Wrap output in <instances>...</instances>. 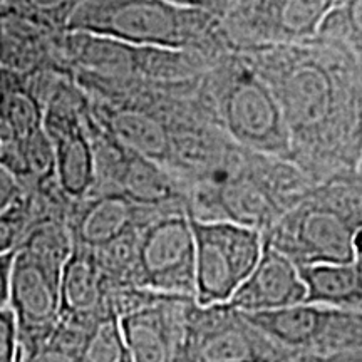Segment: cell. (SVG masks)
I'll return each mask as SVG.
<instances>
[{"label": "cell", "mask_w": 362, "mask_h": 362, "mask_svg": "<svg viewBox=\"0 0 362 362\" xmlns=\"http://www.w3.org/2000/svg\"><path fill=\"white\" fill-rule=\"evenodd\" d=\"M317 37L336 40L362 57V0H342L320 27Z\"/></svg>", "instance_id": "21"}, {"label": "cell", "mask_w": 362, "mask_h": 362, "mask_svg": "<svg viewBox=\"0 0 362 362\" xmlns=\"http://www.w3.org/2000/svg\"><path fill=\"white\" fill-rule=\"evenodd\" d=\"M24 198V188L13 176L0 166V215L6 214Z\"/></svg>", "instance_id": "25"}, {"label": "cell", "mask_w": 362, "mask_h": 362, "mask_svg": "<svg viewBox=\"0 0 362 362\" xmlns=\"http://www.w3.org/2000/svg\"><path fill=\"white\" fill-rule=\"evenodd\" d=\"M62 270L29 252L16 250L8 307L16 315L22 356L51 336L61 319Z\"/></svg>", "instance_id": "11"}, {"label": "cell", "mask_w": 362, "mask_h": 362, "mask_svg": "<svg viewBox=\"0 0 362 362\" xmlns=\"http://www.w3.org/2000/svg\"><path fill=\"white\" fill-rule=\"evenodd\" d=\"M0 362H22V344L11 307L0 309Z\"/></svg>", "instance_id": "24"}, {"label": "cell", "mask_w": 362, "mask_h": 362, "mask_svg": "<svg viewBox=\"0 0 362 362\" xmlns=\"http://www.w3.org/2000/svg\"><path fill=\"white\" fill-rule=\"evenodd\" d=\"M165 214L176 211L139 206L119 193H98L72 205L67 226L74 245L98 250Z\"/></svg>", "instance_id": "13"}, {"label": "cell", "mask_w": 362, "mask_h": 362, "mask_svg": "<svg viewBox=\"0 0 362 362\" xmlns=\"http://www.w3.org/2000/svg\"><path fill=\"white\" fill-rule=\"evenodd\" d=\"M54 146V175L72 203L83 202L96 183V156L88 126L49 136Z\"/></svg>", "instance_id": "16"}, {"label": "cell", "mask_w": 362, "mask_h": 362, "mask_svg": "<svg viewBox=\"0 0 362 362\" xmlns=\"http://www.w3.org/2000/svg\"><path fill=\"white\" fill-rule=\"evenodd\" d=\"M111 296L112 291L94 252L84 247H72L61 277V317L98 319L116 314Z\"/></svg>", "instance_id": "15"}, {"label": "cell", "mask_w": 362, "mask_h": 362, "mask_svg": "<svg viewBox=\"0 0 362 362\" xmlns=\"http://www.w3.org/2000/svg\"><path fill=\"white\" fill-rule=\"evenodd\" d=\"M277 99L292 163L310 183L349 178L362 155L359 57L336 40L240 51Z\"/></svg>", "instance_id": "1"}, {"label": "cell", "mask_w": 362, "mask_h": 362, "mask_svg": "<svg viewBox=\"0 0 362 362\" xmlns=\"http://www.w3.org/2000/svg\"><path fill=\"white\" fill-rule=\"evenodd\" d=\"M84 0H7V6L25 12L44 25L66 33L67 22Z\"/></svg>", "instance_id": "22"}, {"label": "cell", "mask_w": 362, "mask_h": 362, "mask_svg": "<svg viewBox=\"0 0 362 362\" xmlns=\"http://www.w3.org/2000/svg\"><path fill=\"white\" fill-rule=\"evenodd\" d=\"M307 288L305 304L362 312V269L359 262L341 265L298 267Z\"/></svg>", "instance_id": "17"}, {"label": "cell", "mask_w": 362, "mask_h": 362, "mask_svg": "<svg viewBox=\"0 0 362 362\" xmlns=\"http://www.w3.org/2000/svg\"><path fill=\"white\" fill-rule=\"evenodd\" d=\"M66 33L110 37L136 47L194 51L216 57L228 51L220 17L166 0H84Z\"/></svg>", "instance_id": "3"}, {"label": "cell", "mask_w": 362, "mask_h": 362, "mask_svg": "<svg viewBox=\"0 0 362 362\" xmlns=\"http://www.w3.org/2000/svg\"><path fill=\"white\" fill-rule=\"evenodd\" d=\"M99 319L101 317H61L51 336L35 349L25 352L22 362H81L89 330Z\"/></svg>", "instance_id": "19"}, {"label": "cell", "mask_w": 362, "mask_h": 362, "mask_svg": "<svg viewBox=\"0 0 362 362\" xmlns=\"http://www.w3.org/2000/svg\"><path fill=\"white\" fill-rule=\"evenodd\" d=\"M292 356L228 302L198 305L194 300L176 362H287Z\"/></svg>", "instance_id": "6"}, {"label": "cell", "mask_w": 362, "mask_h": 362, "mask_svg": "<svg viewBox=\"0 0 362 362\" xmlns=\"http://www.w3.org/2000/svg\"><path fill=\"white\" fill-rule=\"evenodd\" d=\"M216 124L240 146L292 163L291 138L272 89L240 51L215 59L200 83Z\"/></svg>", "instance_id": "5"}, {"label": "cell", "mask_w": 362, "mask_h": 362, "mask_svg": "<svg viewBox=\"0 0 362 362\" xmlns=\"http://www.w3.org/2000/svg\"><path fill=\"white\" fill-rule=\"evenodd\" d=\"M197 252L198 305L226 304L259 264L264 235L228 221L189 218Z\"/></svg>", "instance_id": "8"}, {"label": "cell", "mask_w": 362, "mask_h": 362, "mask_svg": "<svg viewBox=\"0 0 362 362\" xmlns=\"http://www.w3.org/2000/svg\"><path fill=\"white\" fill-rule=\"evenodd\" d=\"M81 362H133L116 314L101 317L90 327Z\"/></svg>", "instance_id": "20"}, {"label": "cell", "mask_w": 362, "mask_h": 362, "mask_svg": "<svg viewBox=\"0 0 362 362\" xmlns=\"http://www.w3.org/2000/svg\"><path fill=\"white\" fill-rule=\"evenodd\" d=\"M361 226L362 185L356 173L312 185L264 240L297 267L352 264Z\"/></svg>", "instance_id": "4"}, {"label": "cell", "mask_w": 362, "mask_h": 362, "mask_svg": "<svg viewBox=\"0 0 362 362\" xmlns=\"http://www.w3.org/2000/svg\"><path fill=\"white\" fill-rule=\"evenodd\" d=\"M16 252H8L0 255V309L8 307L11 300V274Z\"/></svg>", "instance_id": "27"}, {"label": "cell", "mask_w": 362, "mask_h": 362, "mask_svg": "<svg viewBox=\"0 0 362 362\" xmlns=\"http://www.w3.org/2000/svg\"><path fill=\"white\" fill-rule=\"evenodd\" d=\"M247 317L272 341L293 354L362 352V312L298 304Z\"/></svg>", "instance_id": "9"}, {"label": "cell", "mask_w": 362, "mask_h": 362, "mask_svg": "<svg viewBox=\"0 0 362 362\" xmlns=\"http://www.w3.org/2000/svg\"><path fill=\"white\" fill-rule=\"evenodd\" d=\"M0 6H7V0H0Z\"/></svg>", "instance_id": "31"}, {"label": "cell", "mask_w": 362, "mask_h": 362, "mask_svg": "<svg viewBox=\"0 0 362 362\" xmlns=\"http://www.w3.org/2000/svg\"><path fill=\"white\" fill-rule=\"evenodd\" d=\"M42 107L17 74L0 69V121L22 139L42 129Z\"/></svg>", "instance_id": "18"}, {"label": "cell", "mask_w": 362, "mask_h": 362, "mask_svg": "<svg viewBox=\"0 0 362 362\" xmlns=\"http://www.w3.org/2000/svg\"><path fill=\"white\" fill-rule=\"evenodd\" d=\"M305 298L298 267L264 240L259 264L228 304L245 314H262L305 304Z\"/></svg>", "instance_id": "14"}, {"label": "cell", "mask_w": 362, "mask_h": 362, "mask_svg": "<svg viewBox=\"0 0 362 362\" xmlns=\"http://www.w3.org/2000/svg\"><path fill=\"white\" fill-rule=\"evenodd\" d=\"M193 297L160 293L119 319L133 362H176Z\"/></svg>", "instance_id": "12"}, {"label": "cell", "mask_w": 362, "mask_h": 362, "mask_svg": "<svg viewBox=\"0 0 362 362\" xmlns=\"http://www.w3.org/2000/svg\"><path fill=\"white\" fill-rule=\"evenodd\" d=\"M166 2L185 8H197V11L208 12L221 19L237 0H166Z\"/></svg>", "instance_id": "26"}, {"label": "cell", "mask_w": 362, "mask_h": 362, "mask_svg": "<svg viewBox=\"0 0 362 362\" xmlns=\"http://www.w3.org/2000/svg\"><path fill=\"white\" fill-rule=\"evenodd\" d=\"M312 185L293 163L243 148L214 181L188 189L187 215L248 226L264 235Z\"/></svg>", "instance_id": "2"}, {"label": "cell", "mask_w": 362, "mask_h": 362, "mask_svg": "<svg viewBox=\"0 0 362 362\" xmlns=\"http://www.w3.org/2000/svg\"><path fill=\"white\" fill-rule=\"evenodd\" d=\"M136 287L194 298L197 252L187 214H165L139 230Z\"/></svg>", "instance_id": "10"}, {"label": "cell", "mask_w": 362, "mask_h": 362, "mask_svg": "<svg viewBox=\"0 0 362 362\" xmlns=\"http://www.w3.org/2000/svg\"><path fill=\"white\" fill-rule=\"evenodd\" d=\"M342 0H237L220 19L230 49L296 45L314 40Z\"/></svg>", "instance_id": "7"}, {"label": "cell", "mask_w": 362, "mask_h": 362, "mask_svg": "<svg viewBox=\"0 0 362 362\" xmlns=\"http://www.w3.org/2000/svg\"><path fill=\"white\" fill-rule=\"evenodd\" d=\"M354 253L356 259H362V226L354 235Z\"/></svg>", "instance_id": "29"}, {"label": "cell", "mask_w": 362, "mask_h": 362, "mask_svg": "<svg viewBox=\"0 0 362 362\" xmlns=\"http://www.w3.org/2000/svg\"><path fill=\"white\" fill-rule=\"evenodd\" d=\"M359 62H361V72H362V57L359 59ZM357 180H359V183L362 185V155L359 161V168H357Z\"/></svg>", "instance_id": "30"}, {"label": "cell", "mask_w": 362, "mask_h": 362, "mask_svg": "<svg viewBox=\"0 0 362 362\" xmlns=\"http://www.w3.org/2000/svg\"><path fill=\"white\" fill-rule=\"evenodd\" d=\"M287 362H362V352H342V354H296Z\"/></svg>", "instance_id": "28"}, {"label": "cell", "mask_w": 362, "mask_h": 362, "mask_svg": "<svg viewBox=\"0 0 362 362\" xmlns=\"http://www.w3.org/2000/svg\"><path fill=\"white\" fill-rule=\"evenodd\" d=\"M27 226H29V220H27L22 200L6 214L0 215V255L16 252L19 248Z\"/></svg>", "instance_id": "23"}]
</instances>
